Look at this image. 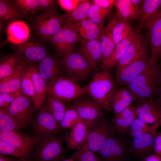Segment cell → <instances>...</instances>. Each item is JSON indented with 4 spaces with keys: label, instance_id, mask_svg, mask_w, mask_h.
Segmentation results:
<instances>
[{
    "label": "cell",
    "instance_id": "1",
    "mask_svg": "<svg viewBox=\"0 0 161 161\" xmlns=\"http://www.w3.org/2000/svg\"><path fill=\"white\" fill-rule=\"evenodd\" d=\"M137 100H154L161 86V67L157 62H150L144 72L126 85Z\"/></svg>",
    "mask_w": 161,
    "mask_h": 161
},
{
    "label": "cell",
    "instance_id": "2",
    "mask_svg": "<svg viewBox=\"0 0 161 161\" xmlns=\"http://www.w3.org/2000/svg\"><path fill=\"white\" fill-rule=\"evenodd\" d=\"M83 88L85 93L96 101L107 113L112 111L111 101L116 89L109 70L95 74Z\"/></svg>",
    "mask_w": 161,
    "mask_h": 161
},
{
    "label": "cell",
    "instance_id": "3",
    "mask_svg": "<svg viewBox=\"0 0 161 161\" xmlns=\"http://www.w3.org/2000/svg\"><path fill=\"white\" fill-rule=\"evenodd\" d=\"M58 58L62 73L78 83L88 79L95 70L78 50L75 49Z\"/></svg>",
    "mask_w": 161,
    "mask_h": 161
},
{
    "label": "cell",
    "instance_id": "4",
    "mask_svg": "<svg viewBox=\"0 0 161 161\" xmlns=\"http://www.w3.org/2000/svg\"><path fill=\"white\" fill-rule=\"evenodd\" d=\"M47 92L65 106L86 94L83 88L78 83L65 76H61L49 81Z\"/></svg>",
    "mask_w": 161,
    "mask_h": 161
},
{
    "label": "cell",
    "instance_id": "5",
    "mask_svg": "<svg viewBox=\"0 0 161 161\" xmlns=\"http://www.w3.org/2000/svg\"><path fill=\"white\" fill-rule=\"evenodd\" d=\"M33 18L35 32L40 38L45 41H49L64 23L63 15L59 14L53 8L44 11Z\"/></svg>",
    "mask_w": 161,
    "mask_h": 161
},
{
    "label": "cell",
    "instance_id": "6",
    "mask_svg": "<svg viewBox=\"0 0 161 161\" xmlns=\"http://www.w3.org/2000/svg\"><path fill=\"white\" fill-rule=\"evenodd\" d=\"M147 45L144 38L140 47L132 61L119 73L115 74L116 80L120 86L126 85L145 70L150 63Z\"/></svg>",
    "mask_w": 161,
    "mask_h": 161
},
{
    "label": "cell",
    "instance_id": "7",
    "mask_svg": "<svg viewBox=\"0 0 161 161\" xmlns=\"http://www.w3.org/2000/svg\"><path fill=\"white\" fill-rule=\"evenodd\" d=\"M78 33L75 23H66L50 40L58 58L75 49L76 43L80 39Z\"/></svg>",
    "mask_w": 161,
    "mask_h": 161
},
{
    "label": "cell",
    "instance_id": "8",
    "mask_svg": "<svg viewBox=\"0 0 161 161\" xmlns=\"http://www.w3.org/2000/svg\"><path fill=\"white\" fill-rule=\"evenodd\" d=\"M116 132L112 123L102 117L98 123L88 129L83 144L95 154H98L106 140Z\"/></svg>",
    "mask_w": 161,
    "mask_h": 161
},
{
    "label": "cell",
    "instance_id": "9",
    "mask_svg": "<svg viewBox=\"0 0 161 161\" xmlns=\"http://www.w3.org/2000/svg\"><path fill=\"white\" fill-rule=\"evenodd\" d=\"M63 140L55 135L41 139L33 152L35 161H59L63 159Z\"/></svg>",
    "mask_w": 161,
    "mask_h": 161
},
{
    "label": "cell",
    "instance_id": "10",
    "mask_svg": "<svg viewBox=\"0 0 161 161\" xmlns=\"http://www.w3.org/2000/svg\"><path fill=\"white\" fill-rule=\"evenodd\" d=\"M116 134L108 139L98 154L102 161H126L130 153L129 140Z\"/></svg>",
    "mask_w": 161,
    "mask_h": 161
},
{
    "label": "cell",
    "instance_id": "11",
    "mask_svg": "<svg viewBox=\"0 0 161 161\" xmlns=\"http://www.w3.org/2000/svg\"><path fill=\"white\" fill-rule=\"evenodd\" d=\"M44 106L31 126L34 135L43 138L55 135L61 130L53 116Z\"/></svg>",
    "mask_w": 161,
    "mask_h": 161
},
{
    "label": "cell",
    "instance_id": "12",
    "mask_svg": "<svg viewBox=\"0 0 161 161\" xmlns=\"http://www.w3.org/2000/svg\"><path fill=\"white\" fill-rule=\"evenodd\" d=\"M41 139L27 133L15 131H0V140L19 148L29 157Z\"/></svg>",
    "mask_w": 161,
    "mask_h": 161
},
{
    "label": "cell",
    "instance_id": "13",
    "mask_svg": "<svg viewBox=\"0 0 161 161\" xmlns=\"http://www.w3.org/2000/svg\"><path fill=\"white\" fill-rule=\"evenodd\" d=\"M33 109L30 99L21 94L5 110L22 128L27 127L30 123Z\"/></svg>",
    "mask_w": 161,
    "mask_h": 161
},
{
    "label": "cell",
    "instance_id": "14",
    "mask_svg": "<svg viewBox=\"0 0 161 161\" xmlns=\"http://www.w3.org/2000/svg\"><path fill=\"white\" fill-rule=\"evenodd\" d=\"M133 106L138 118L148 124L161 126V104L156 99L139 100Z\"/></svg>",
    "mask_w": 161,
    "mask_h": 161
},
{
    "label": "cell",
    "instance_id": "15",
    "mask_svg": "<svg viewBox=\"0 0 161 161\" xmlns=\"http://www.w3.org/2000/svg\"><path fill=\"white\" fill-rule=\"evenodd\" d=\"M70 106L84 120H96L104 116V109L92 97L85 95L72 102Z\"/></svg>",
    "mask_w": 161,
    "mask_h": 161
},
{
    "label": "cell",
    "instance_id": "16",
    "mask_svg": "<svg viewBox=\"0 0 161 161\" xmlns=\"http://www.w3.org/2000/svg\"><path fill=\"white\" fill-rule=\"evenodd\" d=\"M103 30L111 37L116 45L135 31L129 21L119 18L115 13L109 18Z\"/></svg>",
    "mask_w": 161,
    "mask_h": 161
},
{
    "label": "cell",
    "instance_id": "17",
    "mask_svg": "<svg viewBox=\"0 0 161 161\" xmlns=\"http://www.w3.org/2000/svg\"><path fill=\"white\" fill-rule=\"evenodd\" d=\"M146 28L151 49L150 62H157V56L161 47V10Z\"/></svg>",
    "mask_w": 161,
    "mask_h": 161
},
{
    "label": "cell",
    "instance_id": "18",
    "mask_svg": "<svg viewBox=\"0 0 161 161\" xmlns=\"http://www.w3.org/2000/svg\"><path fill=\"white\" fill-rule=\"evenodd\" d=\"M155 134H146L129 140L130 153L143 158L152 154Z\"/></svg>",
    "mask_w": 161,
    "mask_h": 161
},
{
    "label": "cell",
    "instance_id": "19",
    "mask_svg": "<svg viewBox=\"0 0 161 161\" xmlns=\"http://www.w3.org/2000/svg\"><path fill=\"white\" fill-rule=\"evenodd\" d=\"M29 68L35 91L33 107L34 110H38L44 106L45 102L47 84L34 64L30 65Z\"/></svg>",
    "mask_w": 161,
    "mask_h": 161
},
{
    "label": "cell",
    "instance_id": "20",
    "mask_svg": "<svg viewBox=\"0 0 161 161\" xmlns=\"http://www.w3.org/2000/svg\"><path fill=\"white\" fill-rule=\"evenodd\" d=\"M80 47L78 50L95 70L102 62L100 43L99 40H88L80 39Z\"/></svg>",
    "mask_w": 161,
    "mask_h": 161
},
{
    "label": "cell",
    "instance_id": "21",
    "mask_svg": "<svg viewBox=\"0 0 161 161\" xmlns=\"http://www.w3.org/2000/svg\"><path fill=\"white\" fill-rule=\"evenodd\" d=\"M28 25L23 21L16 20L10 23L6 30V41L19 45L27 42L30 36Z\"/></svg>",
    "mask_w": 161,
    "mask_h": 161
},
{
    "label": "cell",
    "instance_id": "22",
    "mask_svg": "<svg viewBox=\"0 0 161 161\" xmlns=\"http://www.w3.org/2000/svg\"><path fill=\"white\" fill-rule=\"evenodd\" d=\"M16 49V53L21 55L27 61H40L47 56L46 49L34 41L18 45Z\"/></svg>",
    "mask_w": 161,
    "mask_h": 161
},
{
    "label": "cell",
    "instance_id": "23",
    "mask_svg": "<svg viewBox=\"0 0 161 161\" xmlns=\"http://www.w3.org/2000/svg\"><path fill=\"white\" fill-rule=\"evenodd\" d=\"M161 10V0H142L139 10L138 29L146 28Z\"/></svg>",
    "mask_w": 161,
    "mask_h": 161
},
{
    "label": "cell",
    "instance_id": "24",
    "mask_svg": "<svg viewBox=\"0 0 161 161\" xmlns=\"http://www.w3.org/2000/svg\"><path fill=\"white\" fill-rule=\"evenodd\" d=\"M89 127L83 123L76 124L65 134L66 147L69 150L77 149L84 144Z\"/></svg>",
    "mask_w": 161,
    "mask_h": 161
},
{
    "label": "cell",
    "instance_id": "25",
    "mask_svg": "<svg viewBox=\"0 0 161 161\" xmlns=\"http://www.w3.org/2000/svg\"><path fill=\"white\" fill-rule=\"evenodd\" d=\"M137 100L133 93L126 87H121L116 90L112 97L111 108L114 116L132 105Z\"/></svg>",
    "mask_w": 161,
    "mask_h": 161
},
{
    "label": "cell",
    "instance_id": "26",
    "mask_svg": "<svg viewBox=\"0 0 161 161\" xmlns=\"http://www.w3.org/2000/svg\"><path fill=\"white\" fill-rule=\"evenodd\" d=\"M144 38L140 30L137 28L134 38L116 65L115 74L120 72L132 61L140 47Z\"/></svg>",
    "mask_w": 161,
    "mask_h": 161
},
{
    "label": "cell",
    "instance_id": "27",
    "mask_svg": "<svg viewBox=\"0 0 161 161\" xmlns=\"http://www.w3.org/2000/svg\"><path fill=\"white\" fill-rule=\"evenodd\" d=\"M28 64L21 55L16 53L2 58L0 64V80Z\"/></svg>",
    "mask_w": 161,
    "mask_h": 161
},
{
    "label": "cell",
    "instance_id": "28",
    "mask_svg": "<svg viewBox=\"0 0 161 161\" xmlns=\"http://www.w3.org/2000/svg\"><path fill=\"white\" fill-rule=\"evenodd\" d=\"M136 32L137 30L132 34L116 45L114 49L110 56L100 64V67L101 71L108 70L116 66L134 38Z\"/></svg>",
    "mask_w": 161,
    "mask_h": 161
},
{
    "label": "cell",
    "instance_id": "29",
    "mask_svg": "<svg viewBox=\"0 0 161 161\" xmlns=\"http://www.w3.org/2000/svg\"><path fill=\"white\" fill-rule=\"evenodd\" d=\"M137 117L134 108L132 105L112 118V123L116 132L123 135L129 130L134 120Z\"/></svg>",
    "mask_w": 161,
    "mask_h": 161
},
{
    "label": "cell",
    "instance_id": "30",
    "mask_svg": "<svg viewBox=\"0 0 161 161\" xmlns=\"http://www.w3.org/2000/svg\"><path fill=\"white\" fill-rule=\"evenodd\" d=\"M38 70L43 78L49 81L62 73L58 58L49 56L40 61Z\"/></svg>",
    "mask_w": 161,
    "mask_h": 161
},
{
    "label": "cell",
    "instance_id": "31",
    "mask_svg": "<svg viewBox=\"0 0 161 161\" xmlns=\"http://www.w3.org/2000/svg\"><path fill=\"white\" fill-rule=\"evenodd\" d=\"M75 23L80 35L88 40H99L104 27L88 18Z\"/></svg>",
    "mask_w": 161,
    "mask_h": 161
},
{
    "label": "cell",
    "instance_id": "32",
    "mask_svg": "<svg viewBox=\"0 0 161 161\" xmlns=\"http://www.w3.org/2000/svg\"><path fill=\"white\" fill-rule=\"evenodd\" d=\"M114 5L116 9L115 13L119 18L129 22L138 20L139 10L131 0H116Z\"/></svg>",
    "mask_w": 161,
    "mask_h": 161
},
{
    "label": "cell",
    "instance_id": "33",
    "mask_svg": "<svg viewBox=\"0 0 161 161\" xmlns=\"http://www.w3.org/2000/svg\"><path fill=\"white\" fill-rule=\"evenodd\" d=\"M19 69L12 74L0 80V92L14 93L21 90L22 77L27 66Z\"/></svg>",
    "mask_w": 161,
    "mask_h": 161
},
{
    "label": "cell",
    "instance_id": "34",
    "mask_svg": "<svg viewBox=\"0 0 161 161\" xmlns=\"http://www.w3.org/2000/svg\"><path fill=\"white\" fill-rule=\"evenodd\" d=\"M160 126L158 125L148 124L137 117L133 121L126 133L128 140L146 134H155L157 129Z\"/></svg>",
    "mask_w": 161,
    "mask_h": 161
},
{
    "label": "cell",
    "instance_id": "35",
    "mask_svg": "<svg viewBox=\"0 0 161 161\" xmlns=\"http://www.w3.org/2000/svg\"><path fill=\"white\" fill-rule=\"evenodd\" d=\"M92 3V0H83L72 11L63 15L64 23H73L87 19L89 10Z\"/></svg>",
    "mask_w": 161,
    "mask_h": 161
},
{
    "label": "cell",
    "instance_id": "36",
    "mask_svg": "<svg viewBox=\"0 0 161 161\" xmlns=\"http://www.w3.org/2000/svg\"><path fill=\"white\" fill-rule=\"evenodd\" d=\"M100 119L94 121L84 120L80 117L75 109L70 106L67 108L60 126L61 130L70 129L78 123H83L90 128L98 123Z\"/></svg>",
    "mask_w": 161,
    "mask_h": 161
},
{
    "label": "cell",
    "instance_id": "37",
    "mask_svg": "<svg viewBox=\"0 0 161 161\" xmlns=\"http://www.w3.org/2000/svg\"><path fill=\"white\" fill-rule=\"evenodd\" d=\"M46 108L57 123L60 124L67 108L62 102L48 94Z\"/></svg>",
    "mask_w": 161,
    "mask_h": 161
},
{
    "label": "cell",
    "instance_id": "38",
    "mask_svg": "<svg viewBox=\"0 0 161 161\" xmlns=\"http://www.w3.org/2000/svg\"><path fill=\"white\" fill-rule=\"evenodd\" d=\"M14 5L7 0H0V21L11 23L22 16Z\"/></svg>",
    "mask_w": 161,
    "mask_h": 161
},
{
    "label": "cell",
    "instance_id": "39",
    "mask_svg": "<svg viewBox=\"0 0 161 161\" xmlns=\"http://www.w3.org/2000/svg\"><path fill=\"white\" fill-rule=\"evenodd\" d=\"M111 10L102 8L93 3L89 10L87 18L104 27L105 19L109 15Z\"/></svg>",
    "mask_w": 161,
    "mask_h": 161
},
{
    "label": "cell",
    "instance_id": "40",
    "mask_svg": "<svg viewBox=\"0 0 161 161\" xmlns=\"http://www.w3.org/2000/svg\"><path fill=\"white\" fill-rule=\"evenodd\" d=\"M99 40L102 63L110 56L114 49L116 45L111 37L103 30Z\"/></svg>",
    "mask_w": 161,
    "mask_h": 161
},
{
    "label": "cell",
    "instance_id": "41",
    "mask_svg": "<svg viewBox=\"0 0 161 161\" xmlns=\"http://www.w3.org/2000/svg\"><path fill=\"white\" fill-rule=\"evenodd\" d=\"M29 65L26 67L23 73L21 84V90L24 95L32 102L35 96L33 81L29 68Z\"/></svg>",
    "mask_w": 161,
    "mask_h": 161
},
{
    "label": "cell",
    "instance_id": "42",
    "mask_svg": "<svg viewBox=\"0 0 161 161\" xmlns=\"http://www.w3.org/2000/svg\"><path fill=\"white\" fill-rule=\"evenodd\" d=\"M12 3L22 16L34 14L39 10L38 0H16Z\"/></svg>",
    "mask_w": 161,
    "mask_h": 161
},
{
    "label": "cell",
    "instance_id": "43",
    "mask_svg": "<svg viewBox=\"0 0 161 161\" xmlns=\"http://www.w3.org/2000/svg\"><path fill=\"white\" fill-rule=\"evenodd\" d=\"M21 128L16 121L5 110L0 109V131H15Z\"/></svg>",
    "mask_w": 161,
    "mask_h": 161
},
{
    "label": "cell",
    "instance_id": "44",
    "mask_svg": "<svg viewBox=\"0 0 161 161\" xmlns=\"http://www.w3.org/2000/svg\"><path fill=\"white\" fill-rule=\"evenodd\" d=\"M0 153L21 160H26L30 158L19 148L1 140Z\"/></svg>",
    "mask_w": 161,
    "mask_h": 161
},
{
    "label": "cell",
    "instance_id": "45",
    "mask_svg": "<svg viewBox=\"0 0 161 161\" xmlns=\"http://www.w3.org/2000/svg\"><path fill=\"white\" fill-rule=\"evenodd\" d=\"M72 157L74 161H102L100 157L88 149L84 144L77 149Z\"/></svg>",
    "mask_w": 161,
    "mask_h": 161
},
{
    "label": "cell",
    "instance_id": "46",
    "mask_svg": "<svg viewBox=\"0 0 161 161\" xmlns=\"http://www.w3.org/2000/svg\"><path fill=\"white\" fill-rule=\"evenodd\" d=\"M21 94V90L14 93H0V109L6 110L11 103Z\"/></svg>",
    "mask_w": 161,
    "mask_h": 161
},
{
    "label": "cell",
    "instance_id": "47",
    "mask_svg": "<svg viewBox=\"0 0 161 161\" xmlns=\"http://www.w3.org/2000/svg\"><path fill=\"white\" fill-rule=\"evenodd\" d=\"M82 1L81 0H59L58 4L67 12L74 10Z\"/></svg>",
    "mask_w": 161,
    "mask_h": 161
},
{
    "label": "cell",
    "instance_id": "48",
    "mask_svg": "<svg viewBox=\"0 0 161 161\" xmlns=\"http://www.w3.org/2000/svg\"><path fill=\"white\" fill-rule=\"evenodd\" d=\"M114 0H93V3L105 9H112L114 5Z\"/></svg>",
    "mask_w": 161,
    "mask_h": 161
},
{
    "label": "cell",
    "instance_id": "49",
    "mask_svg": "<svg viewBox=\"0 0 161 161\" xmlns=\"http://www.w3.org/2000/svg\"><path fill=\"white\" fill-rule=\"evenodd\" d=\"M39 10L43 11L53 8L56 1L54 0H38Z\"/></svg>",
    "mask_w": 161,
    "mask_h": 161
},
{
    "label": "cell",
    "instance_id": "50",
    "mask_svg": "<svg viewBox=\"0 0 161 161\" xmlns=\"http://www.w3.org/2000/svg\"><path fill=\"white\" fill-rule=\"evenodd\" d=\"M154 147L155 153L161 156V137L160 132L155 135Z\"/></svg>",
    "mask_w": 161,
    "mask_h": 161
},
{
    "label": "cell",
    "instance_id": "51",
    "mask_svg": "<svg viewBox=\"0 0 161 161\" xmlns=\"http://www.w3.org/2000/svg\"><path fill=\"white\" fill-rule=\"evenodd\" d=\"M142 161H161V156L156 153L152 154L143 158Z\"/></svg>",
    "mask_w": 161,
    "mask_h": 161
},
{
    "label": "cell",
    "instance_id": "52",
    "mask_svg": "<svg viewBox=\"0 0 161 161\" xmlns=\"http://www.w3.org/2000/svg\"><path fill=\"white\" fill-rule=\"evenodd\" d=\"M17 159L13 158L4 154H0V161H15Z\"/></svg>",
    "mask_w": 161,
    "mask_h": 161
},
{
    "label": "cell",
    "instance_id": "53",
    "mask_svg": "<svg viewBox=\"0 0 161 161\" xmlns=\"http://www.w3.org/2000/svg\"><path fill=\"white\" fill-rule=\"evenodd\" d=\"M133 4L139 10L142 3V0H131Z\"/></svg>",
    "mask_w": 161,
    "mask_h": 161
},
{
    "label": "cell",
    "instance_id": "54",
    "mask_svg": "<svg viewBox=\"0 0 161 161\" xmlns=\"http://www.w3.org/2000/svg\"><path fill=\"white\" fill-rule=\"evenodd\" d=\"M157 61L161 67V47L157 56Z\"/></svg>",
    "mask_w": 161,
    "mask_h": 161
},
{
    "label": "cell",
    "instance_id": "55",
    "mask_svg": "<svg viewBox=\"0 0 161 161\" xmlns=\"http://www.w3.org/2000/svg\"><path fill=\"white\" fill-rule=\"evenodd\" d=\"M156 99L161 104V86L158 95Z\"/></svg>",
    "mask_w": 161,
    "mask_h": 161
},
{
    "label": "cell",
    "instance_id": "56",
    "mask_svg": "<svg viewBox=\"0 0 161 161\" xmlns=\"http://www.w3.org/2000/svg\"><path fill=\"white\" fill-rule=\"evenodd\" d=\"M59 161H74V160L73 158L72 157L71 158L64 159Z\"/></svg>",
    "mask_w": 161,
    "mask_h": 161
},
{
    "label": "cell",
    "instance_id": "57",
    "mask_svg": "<svg viewBox=\"0 0 161 161\" xmlns=\"http://www.w3.org/2000/svg\"><path fill=\"white\" fill-rule=\"evenodd\" d=\"M15 161H34L31 159L30 158L26 160H21L18 159H17Z\"/></svg>",
    "mask_w": 161,
    "mask_h": 161
},
{
    "label": "cell",
    "instance_id": "58",
    "mask_svg": "<svg viewBox=\"0 0 161 161\" xmlns=\"http://www.w3.org/2000/svg\"><path fill=\"white\" fill-rule=\"evenodd\" d=\"M160 136H161V131H160Z\"/></svg>",
    "mask_w": 161,
    "mask_h": 161
}]
</instances>
